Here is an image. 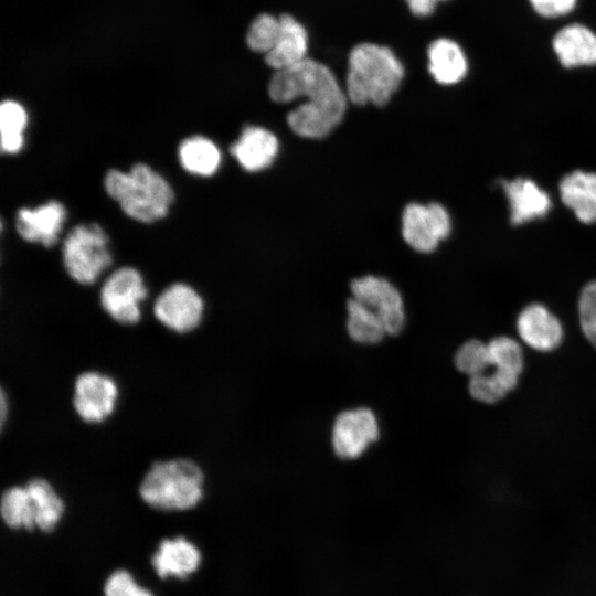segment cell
<instances>
[{"label": "cell", "mask_w": 596, "mask_h": 596, "mask_svg": "<svg viewBox=\"0 0 596 596\" xmlns=\"http://www.w3.org/2000/svg\"><path fill=\"white\" fill-rule=\"evenodd\" d=\"M268 94L279 104L307 98L287 115L290 129L305 138L329 135L342 121L347 109V94L331 70L309 57L276 71L269 81Z\"/></svg>", "instance_id": "obj_1"}, {"label": "cell", "mask_w": 596, "mask_h": 596, "mask_svg": "<svg viewBox=\"0 0 596 596\" xmlns=\"http://www.w3.org/2000/svg\"><path fill=\"white\" fill-rule=\"evenodd\" d=\"M404 77V67L391 49L363 42L349 54L345 94L358 106L389 103Z\"/></svg>", "instance_id": "obj_2"}, {"label": "cell", "mask_w": 596, "mask_h": 596, "mask_svg": "<svg viewBox=\"0 0 596 596\" xmlns=\"http://www.w3.org/2000/svg\"><path fill=\"white\" fill-rule=\"evenodd\" d=\"M104 187L126 215L142 223L164 217L174 199L169 182L141 162L134 164L129 171L109 170Z\"/></svg>", "instance_id": "obj_3"}, {"label": "cell", "mask_w": 596, "mask_h": 596, "mask_svg": "<svg viewBox=\"0 0 596 596\" xmlns=\"http://www.w3.org/2000/svg\"><path fill=\"white\" fill-rule=\"evenodd\" d=\"M204 473L189 458L155 461L143 475L138 492L151 508L162 511H184L203 498Z\"/></svg>", "instance_id": "obj_4"}, {"label": "cell", "mask_w": 596, "mask_h": 596, "mask_svg": "<svg viewBox=\"0 0 596 596\" xmlns=\"http://www.w3.org/2000/svg\"><path fill=\"white\" fill-rule=\"evenodd\" d=\"M62 260L74 281L93 285L113 263L107 234L96 223L75 225L63 241Z\"/></svg>", "instance_id": "obj_5"}, {"label": "cell", "mask_w": 596, "mask_h": 596, "mask_svg": "<svg viewBox=\"0 0 596 596\" xmlns=\"http://www.w3.org/2000/svg\"><path fill=\"white\" fill-rule=\"evenodd\" d=\"M487 343L492 363L485 373L469 379L468 390L476 401L493 404L517 386L524 362L514 339L500 336Z\"/></svg>", "instance_id": "obj_6"}, {"label": "cell", "mask_w": 596, "mask_h": 596, "mask_svg": "<svg viewBox=\"0 0 596 596\" xmlns=\"http://www.w3.org/2000/svg\"><path fill=\"white\" fill-rule=\"evenodd\" d=\"M148 297V289L141 273L131 266L119 267L103 283L99 304L106 315L123 326L140 321L141 304Z\"/></svg>", "instance_id": "obj_7"}, {"label": "cell", "mask_w": 596, "mask_h": 596, "mask_svg": "<svg viewBox=\"0 0 596 596\" xmlns=\"http://www.w3.org/2000/svg\"><path fill=\"white\" fill-rule=\"evenodd\" d=\"M204 309V300L198 290L180 281L167 286L152 305L157 321L179 334L194 331L203 320Z\"/></svg>", "instance_id": "obj_8"}, {"label": "cell", "mask_w": 596, "mask_h": 596, "mask_svg": "<svg viewBox=\"0 0 596 596\" xmlns=\"http://www.w3.org/2000/svg\"><path fill=\"white\" fill-rule=\"evenodd\" d=\"M118 395L114 377L99 371H84L74 381L72 405L86 424H100L115 412Z\"/></svg>", "instance_id": "obj_9"}, {"label": "cell", "mask_w": 596, "mask_h": 596, "mask_svg": "<svg viewBox=\"0 0 596 596\" xmlns=\"http://www.w3.org/2000/svg\"><path fill=\"white\" fill-rule=\"evenodd\" d=\"M450 228V216L439 203H411L403 211V238L417 252H433L449 235Z\"/></svg>", "instance_id": "obj_10"}, {"label": "cell", "mask_w": 596, "mask_h": 596, "mask_svg": "<svg viewBox=\"0 0 596 596\" xmlns=\"http://www.w3.org/2000/svg\"><path fill=\"white\" fill-rule=\"evenodd\" d=\"M353 298L371 308L385 333L395 336L405 324L404 302L400 291L385 278L368 275L352 280Z\"/></svg>", "instance_id": "obj_11"}, {"label": "cell", "mask_w": 596, "mask_h": 596, "mask_svg": "<svg viewBox=\"0 0 596 596\" xmlns=\"http://www.w3.org/2000/svg\"><path fill=\"white\" fill-rule=\"evenodd\" d=\"M380 428L375 414L366 407L343 411L332 428V447L343 459H355L379 438Z\"/></svg>", "instance_id": "obj_12"}, {"label": "cell", "mask_w": 596, "mask_h": 596, "mask_svg": "<svg viewBox=\"0 0 596 596\" xmlns=\"http://www.w3.org/2000/svg\"><path fill=\"white\" fill-rule=\"evenodd\" d=\"M65 220V206L58 201H50L35 209H20L15 228L24 241L51 247L57 242Z\"/></svg>", "instance_id": "obj_13"}, {"label": "cell", "mask_w": 596, "mask_h": 596, "mask_svg": "<svg viewBox=\"0 0 596 596\" xmlns=\"http://www.w3.org/2000/svg\"><path fill=\"white\" fill-rule=\"evenodd\" d=\"M517 331L526 345L540 352L555 350L564 336L558 318L542 304H530L521 310Z\"/></svg>", "instance_id": "obj_14"}, {"label": "cell", "mask_w": 596, "mask_h": 596, "mask_svg": "<svg viewBox=\"0 0 596 596\" xmlns=\"http://www.w3.org/2000/svg\"><path fill=\"white\" fill-rule=\"evenodd\" d=\"M150 563L162 579L167 577L185 579L198 570L201 563V553L184 536L162 539L151 556Z\"/></svg>", "instance_id": "obj_15"}, {"label": "cell", "mask_w": 596, "mask_h": 596, "mask_svg": "<svg viewBox=\"0 0 596 596\" xmlns=\"http://www.w3.org/2000/svg\"><path fill=\"white\" fill-rule=\"evenodd\" d=\"M230 151L244 170L257 172L273 163L278 152V140L263 127L246 126Z\"/></svg>", "instance_id": "obj_16"}, {"label": "cell", "mask_w": 596, "mask_h": 596, "mask_svg": "<svg viewBox=\"0 0 596 596\" xmlns=\"http://www.w3.org/2000/svg\"><path fill=\"white\" fill-rule=\"evenodd\" d=\"M502 187L510 205V220L514 225L542 217L551 209L549 194L530 179L502 181Z\"/></svg>", "instance_id": "obj_17"}, {"label": "cell", "mask_w": 596, "mask_h": 596, "mask_svg": "<svg viewBox=\"0 0 596 596\" xmlns=\"http://www.w3.org/2000/svg\"><path fill=\"white\" fill-rule=\"evenodd\" d=\"M552 46L564 67L596 65V34L583 24L574 23L558 30Z\"/></svg>", "instance_id": "obj_18"}, {"label": "cell", "mask_w": 596, "mask_h": 596, "mask_svg": "<svg viewBox=\"0 0 596 596\" xmlns=\"http://www.w3.org/2000/svg\"><path fill=\"white\" fill-rule=\"evenodd\" d=\"M280 32L275 46L265 54L266 64L275 71L290 67L307 56L306 29L290 14H280Z\"/></svg>", "instance_id": "obj_19"}, {"label": "cell", "mask_w": 596, "mask_h": 596, "mask_svg": "<svg viewBox=\"0 0 596 596\" xmlns=\"http://www.w3.org/2000/svg\"><path fill=\"white\" fill-rule=\"evenodd\" d=\"M558 188L562 202L581 222L596 221V173L573 171L561 180Z\"/></svg>", "instance_id": "obj_20"}, {"label": "cell", "mask_w": 596, "mask_h": 596, "mask_svg": "<svg viewBox=\"0 0 596 596\" xmlns=\"http://www.w3.org/2000/svg\"><path fill=\"white\" fill-rule=\"evenodd\" d=\"M428 71L443 85L459 83L467 74L468 63L459 44L450 39L433 41L427 50Z\"/></svg>", "instance_id": "obj_21"}, {"label": "cell", "mask_w": 596, "mask_h": 596, "mask_svg": "<svg viewBox=\"0 0 596 596\" xmlns=\"http://www.w3.org/2000/svg\"><path fill=\"white\" fill-rule=\"evenodd\" d=\"M178 157L182 168L194 175L211 177L221 164V151L204 136H191L181 141Z\"/></svg>", "instance_id": "obj_22"}, {"label": "cell", "mask_w": 596, "mask_h": 596, "mask_svg": "<svg viewBox=\"0 0 596 596\" xmlns=\"http://www.w3.org/2000/svg\"><path fill=\"white\" fill-rule=\"evenodd\" d=\"M24 487L35 507L36 528L42 532L53 531L64 512L62 498L54 487L41 477L29 479Z\"/></svg>", "instance_id": "obj_23"}, {"label": "cell", "mask_w": 596, "mask_h": 596, "mask_svg": "<svg viewBox=\"0 0 596 596\" xmlns=\"http://www.w3.org/2000/svg\"><path fill=\"white\" fill-rule=\"evenodd\" d=\"M0 513L11 529L31 531L36 528L35 507L24 486H11L2 492Z\"/></svg>", "instance_id": "obj_24"}, {"label": "cell", "mask_w": 596, "mask_h": 596, "mask_svg": "<svg viewBox=\"0 0 596 596\" xmlns=\"http://www.w3.org/2000/svg\"><path fill=\"white\" fill-rule=\"evenodd\" d=\"M347 310L348 333L355 342L373 344L386 334L377 315L368 306L351 298L348 300Z\"/></svg>", "instance_id": "obj_25"}, {"label": "cell", "mask_w": 596, "mask_h": 596, "mask_svg": "<svg viewBox=\"0 0 596 596\" xmlns=\"http://www.w3.org/2000/svg\"><path fill=\"white\" fill-rule=\"evenodd\" d=\"M28 125L25 108L15 100H3L0 106L1 151L18 153L24 145V130Z\"/></svg>", "instance_id": "obj_26"}, {"label": "cell", "mask_w": 596, "mask_h": 596, "mask_svg": "<svg viewBox=\"0 0 596 596\" xmlns=\"http://www.w3.org/2000/svg\"><path fill=\"white\" fill-rule=\"evenodd\" d=\"M491 363L488 343L476 339L466 341L455 354L456 368L469 377L485 373Z\"/></svg>", "instance_id": "obj_27"}, {"label": "cell", "mask_w": 596, "mask_h": 596, "mask_svg": "<svg viewBox=\"0 0 596 596\" xmlns=\"http://www.w3.org/2000/svg\"><path fill=\"white\" fill-rule=\"evenodd\" d=\"M279 32V18L262 13L249 25L246 42L253 51L267 54L275 46Z\"/></svg>", "instance_id": "obj_28"}, {"label": "cell", "mask_w": 596, "mask_h": 596, "mask_svg": "<svg viewBox=\"0 0 596 596\" xmlns=\"http://www.w3.org/2000/svg\"><path fill=\"white\" fill-rule=\"evenodd\" d=\"M578 318L584 336L596 348V280L586 284L581 291Z\"/></svg>", "instance_id": "obj_29"}, {"label": "cell", "mask_w": 596, "mask_h": 596, "mask_svg": "<svg viewBox=\"0 0 596 596\" xmlns=\"http://www.w3.org/2000/svg\"><path fill=\"white\" fill-rule=\"evenodd\" d=\"M104 596H153L139 586L126 570L114 571L105 581Z\"/></svg>", "instance_id": "obj_30"}, {"label": "cell", "mask_w": 596, "mask_h": 596, "mask_svg": "<svg viewBox=\"0 0 596 596\" xmlns=\"http://www.w3.org/2000/svg\"><path fill=\"white\" fill-rule=\"evenodd\" d=\"M533 10L544 18H558L568 14L577 0H529Z\"/></svg>", "instance_id": "obj_31"}, {"label": "cell", "mask_w": 596, "mask_h": 596, "mask_svg": "<svg viewBox=\"0 0 596 596\" xmlns=\"http://www.w3.org/2000/svg\"><path fill=\"white\" fill-rule=\"evenodd\" d=\"M409 10L417 17H426L434 12L437 3L445 0H405Z\"/></svg>", "instance_id": "obj_32"}, {"label": "cell", "mask_w": 596, "mask_h": 596, "mask_svg": "<svg viewBox=\"0 0 596 596\" xmlns=\"http://www.w3.org/2000/svg\"><path fill=\"white\" fill-rule=\"evenodd\" d=\"M0 405H1V427H3L4 422H6V417H7V411H8L6 392L3 390L1 391V403H0Z\"/></svg>", "instance_id": "obj_33"}]
</instances>
